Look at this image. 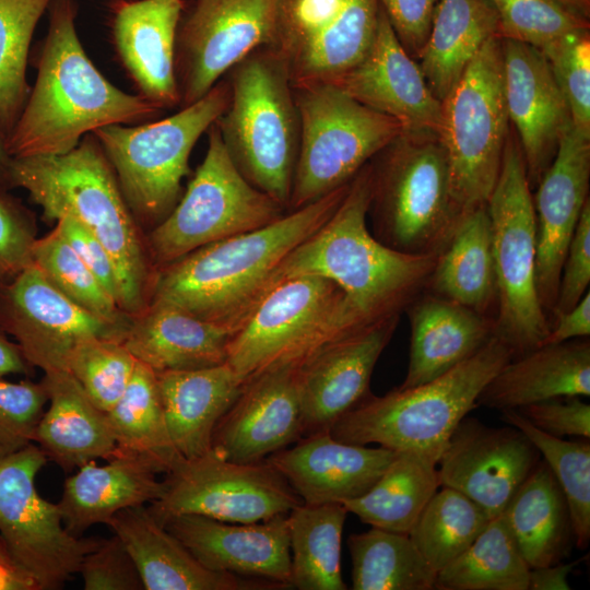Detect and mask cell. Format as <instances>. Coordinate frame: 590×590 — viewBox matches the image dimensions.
I'll list each match as a JSON object with an SVG mask.
<instances>
[{
    "instance_id": "obj_1",
    "label": "cell",
    "mask_w": 590,
    "mask_h": 590,
    "mask_svg": "<svg viewBox=\"0 0 590 590\" xmlns=\"http://www.w3.org/2000/svg\"><path fill=\"white\" fill-rule=\"evenodd\" d=\"M48 11L36 80L5 142L12 157L64 154L101 127L143 123L161 114L97 70L76 32L75 0H52Z\"/></svg>"
},
{
    "instance_id": "obj_2",
    "label": "cell",
    "mask_w": 590,
    "mask_h": 590,
    "mask_svg": "<svg viewBox=\"0 0 590 590\" xmlns=\"http://www.w3.org/2000/svg\"><path fill=\"white\" fill-rule=\"evenodd\" d=\"M349 187L156 270L150 302L173 304L233 333L266 294L282 260L329 220Z\"/></svg>"
},
{
    "instance_id": "obj_3",
    "label": "cell",
    "mask_w": 590,
    "mask_h": 590,
    "mask_svg": "<svg viewBox=\"0 0 590 590\" xmlns=\"http://www.w3.org/2000/svg\"><path fill=\"white\" fill-rule=\"evenodd\" d=\"M11 181L42 208L45 220L69 216L99 240L115 264L123 312L134 316L148 307L156 270L141 227L93 133L64 154L13 157Z\"/></svg>"
},
{
    "instance_id": "obj_4",
    "label": "cell",
    "mask_w": 590,
    "mask_h": 590,
    "mask_svg": "<svg viewBox=\"0 0 590 590\" xmlns=\"http://www.w3.org/2000/svg\"><path fill=\"white\" fill-rule=\"evenodd\" d=\"M369 202L368 163L329 220L282 260L268 290L315 274L334 282L368 322L404 311L425 288L438 255L404 253L379 241L367 227Z\"/></svg>"
},
{
    "instance_id": "obj_5",
    "label": "cell",
    "mask_w": 590,
    "mask_h": 590,
    "mask_svg": "<svg viewBox=\"0 0 590 590\" xmlns=\"http://www.w3.org/2000/svg\"><path fill=\"white\" fill-rule=\"evenodd\" d=\"M512 357V350L494 335L473 356L430 381L381 397L369 393L330 434L343 442L421 452L438 463L457 425Z\"/></svg>"
},
{
    "instance_id": "obj_6",
    "label": "cell",
    "mask_w": 590,
    "mask_h": 590,
    "mask_svg": "<svg viewBox=\"0 0 590 590\" xmlns=\"http://www.w3.org/2000/svg\"><path fill=\"white\" fill-rule=\"evenodd\" d=\"M229 99L214 122L233 164L255 188L288 209L299 148V114L287 70L270 46L226 74Z\"/></svg>"
},
{
    "instance_id": "obj_7",
    "label": "cell",
    "mask_w": 590,
    "mask_h": 590,
    "mask_svg": "<svg viewBox=\"0 0 590 590\" xmlns=\"http://www.w3.org/2000/svg\"><path fill=\"white\" fill-rule=\"evenodd\" d=\"M369 166L373 235L400 252L439 255L465 212L438 133L402 131Z\"/></svg>"
},
{
    "instance_id": "obj_8",
    "label": "cell",
    "mask_w": 590,
    "mask_h": 590,
    "mask_svg": "<svg viewBox=\"0 0 590 590\" xmlns=\"http://www.w3.org/2000/svg\"><path fill=\"white\" fill-rule=\"evenodd\" d=\"M228 99L229 85L222 79L202 98L169 117L108 125L92 132L140 227L153 228L175 208L181 181L189 174L191 151L225 110Z\"/></svg>"
},
{
    "instance_id": "obj_9",
    "label": "cell",
    "mask_w": 590,
    "mask_h": 590,
    "mask_svg": "<svg viewBox=\"0 0 590 590\" xmlns=\"http://www.w3.org/2000/svg\"><path fill=\"white\" fill-rule=\"evenodd\" d=\"M368 323L331 280L291 276L269 288L232 333L226 364L245 384L272 365L300 363L323 343Z\"/></svg>"
},
{
    "instance_id": "obj_10",
    "label": "cell",
    "mask_w": 590,
    "mask_h": 590,
    "mask_svg": "<svg viewBox=\"0 0 590 590\" xmlns=\"http://www.w3.org/2000/svg\"><path fill=\"white\" fill-rule=\"evenodd\" d=\"M497 276L494 335L514 356L540 346L551 329L536 282V223L524 160L509 130L499 176L486 202Z\"/></svg>"
},
{
    "instance_id": "obj_11",
    "label": "cell",
    "mask_w": 590,
    "mask_h": 590,
    "mask_svg": "<svg viewBox=\"0 0 590 590\" xmlns=\"http://www.w3.org/2000/svg\"><path fill=\"white\" fill-rule=\"evenodd\" d=\"M299 148L287 211L352 181L401 132V125L332 83L293 86Z\"/></svg>"
},
{
    "instance_id": "obj_12",
    "label": "cell",
    "mask_w": 590,
    "mask_h": 590,
    "mask_svg": "<svg viewBox=\"0 0 590 590\" xmlns=\"http://www.w3.org/2000/svg\"><path fill=\"white\" fill-rule=\"evenodd\" d=\"M502 40L489 38L441 102L438 137L453 198L463 212L486 204L499 176L509 133Z\"/></svg>"
},
{
    "instance_id": "obj_13",
    "label": "cell",
    "mask_w": 590,
    "mask_h": 590,
    "mask_svg": "<svg viewBox=\"0 0 590 590\" xmlns=\"http://www.w3.org/2000/svg\"><path fill=\"white\" fill-rule=\"evenodd\" d=\"M205 156L170 213L145 236L155 270L221 239L266 226L285 214L233 164L215 123Z\"/></svg>"
},
{
    "instance_id": "obj_14",
    "label": "cell",
    "mask_w": 590,
    "mask_h": 590,
    "mask_svg": "<svg viewBox=\"0 0 590 590\" xmlns=\"http://www.w3.org/2000/svg\"><path fill=\"white\" fill-rule=\"evenodd\" d=\"M47 461L34 444L0 459V538L37 590L62 588L101 542L70 533L58 505L38 494L35 480Z\"/></svg>"
},
{
    "instance_id": "obj_15",
    "label": "cell",
    "mask_w": 590,
    "mask_h": 590,
    "mask_svg": "<svg viewBox=\"0 0 590 590\" xmlns=\"http://www.w3.org/2000/svg\"><path fill=\"white\" fill-rule=\"evenodd\" d=\"M164 481V494L148 506L162 524L180 515L258 522L287 515L303 503L268 461L233 462L212 450L184 459L166 473Z\"/></svg>"
},
{
    "instance_id": "obj_16",
    "label": "cell",
    "mask_w": 590,
    "mask_h": 590,
    "mask_svg": "<svg viewBox=\"0 0 590 590\" xmlns=\"http://www.w3.org/2000/svg\"><path fill=\"white\" fill-rule=\"evenodd\" d=\"M378 15L377 0H276L270 47L292 86L330 83L364 57Z\"/></svg>"
},
{
    "instance_id": "obj_17",
    "label": "cell",
    "mask_w": 590,
    "mask_h": 590,
    "mask_svg": "<svg viewBox=\"0 0 590 590\" xmlns=\"http://www.w3.org/2000/svg\"><path fill=\"white\" fill-rule=\"evenodd\" d=\"M276 0H196L175 52L179 108L202 98L256 49L271 46Z\"/></svg>"
},
{
    "instance_id": "obj_18",
    "label": "cell",
    "mask_w": 590,
    "mask_h": 590,
    "mask_svg": "<svg viewBox=\"0 0 590 590\" xmlns=\"http://www.w3.org/2000/svg\"><path fill=\"white\" fill-rule=\"evenodd\" d=\"M129 321L111 322L80 307L34 263L0 284V326L26 361L44 373L67 370L69 356L82 340L122 341Z\"/></svg>"
},
{
    "instance_id": "obj_19",
    "label": "cell",
    "mask_w": 590,
    "mask_h": 590,
    "mask_svg": "<svg viewBox=\"0 0 590 590\" xmlns=\"http://www.w3.org/2000/svg\"><path fill=\"white\" fill-rule=\"evenodd\" d=\"M541 459L520 429L492 427L464 416L452 432L437 471L440 486L462 493L493 518L503 514Z\"/></svg>"
},
{
    "instance_id": "obj_20",
    "label": "cell",
    "mask_w": 590,
    "mask_h": 590,
    "mask_svg": "<svg viewBox=\"0 0 590 590\" xmlns=\"http://www.w3.org/2000/svg\"><path fill=\"white\" fill-rule=\"evenodd\" d=\"M400 315L370 322L323 343L297 367L304 436L330 432L369 393L376 363Z\"/></svg>"
},
{
    "instance_id": "obj_21",
    "label": "cell",
    "mask_w": 590,
    "mask_h": 590,
    "mask_svg": "<svg viewBox=\"0 0 590 590\" xmlns=\"http://www.w3.org/2000/svg\"><path fill=\"white\" fill-rule=\"evenodd\" d=\"M298 362H282L247 380L220 420L212 451L239 463H255L298 441L303 413Z\"/></svg>"
},
{
    "instance_id": "obj_22",
    "label": "cell",
    "mask_w": 590,
    "mask_h": 590,
    "mask_svg": "<svg viewBox=\"0 0 590 590\" xmlns=\"http://www.w3.org/2000/svg\"><path fill=\"white\" fill-rule=\"evenodd\" d=\"M590 137L571 123L532 194L536 223L535 282L544 311L553 314L564 258L589 199Z\"/></svg>"
},
{
    "instance_id": "obj_23",
    "label": "cell",
    "mask_w": 590,
    "mask_h": 590,
    "mask_svg": "<svg viewBox=\"0 0 590 590\" xmlns=\"http://www.w3.org/2000/svg\"><path fill=\"white\" fill-rule=\"evenodd\" d=\"M504 92L509 122L517 131L527 177L535 189L573 123L568 104L542 51L502 39Z\"/></svg>"
},
{
    "instance_id": "obj_24",
    "label": "cell",
    "mask_w": 590,
    "mask_h": 590,
    "mask_svg": "<svg viewBox=\"0 0 590 590\" xmlns=\"http://www.w3.org/2000/svg\"><path fill=\"white\" fill-rule=\"evenodd\" d=\"M363 105L397 120L402 131L438 132L441 102L415 59L403 48L379 7L374 39L364 57L330 82Z\"/></svg>"
},
{
    "instance_id": "obj_25",
    "label": "cell",
    "mask_w": 590,
    "mask_h": 590,
    "mask_svg": "<svg viewBox=\"0 0 590 590\" xmlns=\"http://www.w3.org/2000/svg\"><path fill=\"white\" fill-rule=\"evenodd\" d=\"M163 524L211 570L292 586L286 515L250 523L180 515Z\"/></svg>"
},
{
    "instance_id": "obj_26",
    "label": "cell",
    "mask_w": 590,
    "mask_h": 590,
    "mask_svg": "<svg viewBox=\"0 0 590 590\" xmlns=\"http://www.w3.org/2000/svg\"><path fill=\"white\" fill-rule=\"evenodd\" d=\"M184 0H116L111 36L138 95L160 110L179 106L176 37Z\"/></svg>"
},
{
    "instance_id": "obj_27",
    "label": "cell",
    "mask_w": 590,
    "mask_h": 590,
    "mask_svg": "<svg viewBox=\"0 0 590 590\" xmlns=\"http://www.w3.org/2000/svg\"><path fill=\"white\" fill-rule=\"evenodd\" d=\"M397 456L385 447L343 442L330 432L302 437L268 461L305 504L343 503L365 494Z\"/></svg>"
},
{
    "instance_id": "obj_28",
    "label": "cell",
    "mask_w": 590,
    "mask_h": 590,
    "mask_svg": "<svg viewBox=\"0 0 590 590\" xmlns=\"http://www.w3.org/2000/svg\"><path fill=\"white\" fill-rule=\"evenodd\" d=\"M404 311L411 339L408 371L400 389L444 375L473 356L494 337V318L425 290Z\"/></svg>"
},
{
    "instance_id": "obj_29",
    "label": "cell",
    "mask_w": 590,
    "mask_h": 590,
    "mask_svg": "<svg viewBox=\"0 0 590 590\" xmlns=\"http://www.w3.org/2000/svg\"><path fill=\"white\" fill-rule=\"evenodd\" d=\"M104 465L88 462L69 476L57 503L67 530L80 536L119 511L157 500L165 492L163 473L141 455L116 450Z\"/></svg>"
},
{
    "instance_id": "obj_30",
    "label": "cell",
    "mask_w": 590,
    "mask_h": 590,
    "mask_svg": "<svg viewBox=\"0 0 590 590\" xmlns=\"http://www.w3.org/2000/svg\"><path fill=\"white\" fill-rule=\"evenodd\" d=\"M232 332L164 302L131 316L122 343L155 373L193 370L226 363Z\"/></svg>"
},
{
    "instance_id": "obj_31",
    "label": "cell",
    "mask_w": 590,
    "mask_h": 590,
    "mask_svg": "<svg viewBox=\"0 0 590 590\" xmlns=\"http://www.w3.org/2000/svg\"><path fill=\"white\" fill-rule=\"evenodd\" d=\"M107 526L129 551L145 590H237L261 585L203 566L145 505L117 512Z\"/></svg>"
},
{
    "instance_id": "obj_32",
    "label": "cell",
    "mask_w": 590,
    "mask_h": 590,
    "mask_svg": "<svg viewBox=\"0 0 590 590\" xmlns=\"http://www.w3.org/2000/svg\"><path fill=\"white\" fill-rule=\"evenodd\" d=\"M590 396V340L542 344L514 356L488 381L476 403L498 411L562 397Z\"/></svg>"
},
{
    "instance_id": "obj_33",
    "label": "cell",
    "mask_w": 590,
    "mask_h": 590,
    "mask_svg": "<svg viewBox=\"0 0 590 590\" xmlns=\"http://www.w3.org/2000/svg\"><path fill=\"white\" fill-rule=\"evenodd\" d=\"M48 409L34 442L48 460L70 472L117 450L107 412L101 410L68 370L44 373Z\"/></svg>"
},
{
    "instance_id": "obj_34",
    "label": "cell",
    "mask_w": 590,
    "mask_h": 590,
    "mask_svg": "<svg viewBox=\"0 0 590 590\" xmlns=\"http://www.w3.org/2000/svg\"><path fill=\"white\" fill-rule=\"evenodd\" d=\"M167 429L187 460L212 449L216 425L239 396L244 384L226 364L156 373Z\"/></svg>"
},
{
    "instance_id": "obj_35",
    "label": "cell",
    "mask_w": 590,
    "mask_h": 590,
    "mask_svg": "<svg viewBox=\"0 0 590 590\" xmlns=\"http://www.w3.org/2000/svg\"><path fill=\"white\" fill-rule=\"evenodd\" d=\"M424 290L495 319L497 276L486 204L464 213Z\"/></svg>"
},
{
    "instance_id": "obj_36",
    "label": "cell",
    "mask_w": 590,
    "mask_h": 590,
    "mask_svg": "<svg viewBox=\"0 0 590 590\" xmlns=\"http://www.w3.org/2000/svg\"><path fill=\"white\" fill-rule=\"evenodd\" d=\"M494 36H498V19L491 0L438 1L427 42L416 60L438 101L446 98Z\"/></svg>"
},
{
    "instance_id": "obj_37",
    "label": "cell",
    "mask_w": 590,
    "mask_h": 590,
    "mask_svg": "<svg viewBox=\"0 0 590 590\" xmlns=\"http://www.w3.org/2000/svg\"><path fill=\"white\" fill-rule=\"evenodd\" d=\"M502 515L530 568L558 563L569 553L575 536L568 505L544 460Z\"/></svg>"
},
{
    "instance_id": "obj_38",
    "label": "cell",
    "mask_w": 590,
    "mask_h": 590,
    "mask_svg": "<svg viewBox=\"0 0 590 590\" xmlns=\"http://www.w3.org/2000/svg\"><path fill=\"white\" fill-rule=\"evenodd\" d=\"M439 487L436 460L402 451L365 494L342 504L371 527L409 534Z\"/></svg>"
},
{
    "instance_id": "obj_39",
    "label": "cell",
    "mask_w": 590,
    "mask_h": 590,
    "mask_svg": "<svg viewBox=\"0 0 590 590\" xmlns=\"http://www.w3.org/2000/svg\"><path fill=\"white\" fill-rule=\"evenodd\" d=\"M347 512L342 503H302L286 515L293 587L347 589L341 573L342 532Z\"/></svg>"
},
{
    "instance_id": "obj_40",
    "label": "cell",
    "mask_w": 590,
    "mask_h": 590,
    "mask_svg": "<svg viewBox=\"0 0 590 590\" xmlns=\"http://www.w3.org/2000/svg\"><path fill=\"white\" fill-rule=\"evenodd\" d=\"M117 450L141 455L168 473L184 458L170 439L156 373L138 362L125 392L107 412Z\"/></svg>"
},
{
    "instance_id": "obj_41",
    "label": "cell",
    "mask_w": 590,
    "mask_h": 590,
    "mask_svg": "<svg viewBox=\"0 0 590 590\" xmlns=\"http://www.w3.org/2000/svg\"><path fill=\"white\" fill-rule=\"evenodd\" d=\"M530 567L503 515L491 518L475 541L440 569L438 590H528Z\"/></svg>"
},
{
    "instance_id": "obj_42",
    "label": "cell",
    "mask_w": 590,
    "mask_h": 590,
    "mask_svg": "<svg viewBox=\"0 0 590 590\" xmlns=\"http://www.w3.org/2000/svg\"><path fill=\"white\" fill-rule=\"evenodd\" d=\"M354 590H430L437 573L409 534L371 527L347 541Z\"/></svg>"
},
{
    "instance_id": "obj_43",
    "label": "cell",
    "mask_w": 590,
    "mask_h": 590,
    "mask_svg": "<svg viewBox=\"0 0 590 590\" xmlns=\"http://www.w3.org/2000/svg\"><path fill=\"white\" fill-rule=\"evenodd\" d=\"M489 520L487 512L472 499L451 487L440 486L409 535L438 573L475 541Z\"/></svg>"
},
{
    "instance_id": "obj_44",
    "label": "cell",
    "mask_w": 590,
    "mask_h": 590,
    "mask_svg": "<svg viewBox=\"0 0 590 590\" xmlns=\"http://www.w3.org/2000/svg\"><path fill=\"white\" fill-rule=\"evenodd\" d=\"M52 0H0V132H12L28 97L30 46Z\"/></svg>"
},
{
    "instance_id": "obj_45",
    "label": "cell",
    "mask_w": 590,
    "mask_h": 590,
    "mask_svg": "<svg viewBox=\"0 0 590 590\" xmlns=\"http://www.w3.org/2000/svg\"><path fill=\"white\" fill-rule=\"evenodd\" d=\"M502 420L520 429L543 457L566 498L575 542L586 548L590 540V444L550 435L516 410L502 411Z\"/></svg>"
},
{
    "instance_id": "obj_46",
    "label": "cell",
    "mask_w": 590,
    "mask_h": 590,
    "mask_svg": "<svg viewBox=\"0 0 590 590\" xmlns=\"http://www.w3.org/2000/svg\"><path fill=\"white\" fill-rule=\"evenodd\" d=\"M32 252L33 263L73 303L111 322L130 320L56 228L37 238Z\"/></svg>"
},
{
    "instance_id": "obj_47",
    "label": "cell",
    "mask_w": 590,
    "mask_h": 590,
    "mask_svg": "<svg viewBox=\"0 0 590 590\" xmlns=\"http://www.w3.org/2000/svg\"><path fill=\"white\" fill-rule=\"evenodd\" d=\"M137 364L121 340L93 337L73 347L67 370L87 397L108 412L125 392Z\"/></svg>"
},
{
    "instance_id": "obj_48",
    "label": "cell",
    "mask_w": 590,
    "mask_h": 590,
    "mask_svg": "<svg viewBox=\"0 0 590 590\" xmlns=\"http://www.w3.org/2000/svg\"><path fill=\"white\" fill-rule=\"evenodd\" d=\"M498 37L539 49L575 32L589 30L588 19L558 0H491Z\"/></svg>"
},
{
    "instance_id": "obj_49",
    "label": "cell",
    "mask_w": 590,
    "mask_h": 590,
    "mask_svg": "<svg viewBox=\"0 0 590 590\" xmlns=\"http://www.w3.org/2000/svg\"><path fill=\"white\" fill-rule=\"evenodd\" d=\"M540 50L568 104L574 127L590 137L589 30L568 34Z\"/></svg>"
},
{
    "instance_id": "obj_50",
    "label": "cell",
    "mask_w": 590,
    "mask_h": 590,
    "mask_svg": "<svg viewBox=\"0 0 590 590\" xmlns=\"http://www.w3.org/2000/svg\"><path fill=\"white\" fill-rule=\"evenodd\" d=\"M47 400L43 381L0 378V459L34 444Z\"/></svg>"
},
{
    "instance_id": "obj_51",
    "label": "cell",
    "mask_w": 590,
    "mask_h": 590,
    "mask_svg": "<svg viewBox=\"0 0 590 590\" xmlns=\"http://www.w3.org/2000/svg\"><path fill=\"white\" fill-rule=\"evenodd\" d=\"M36 239L33 213L19 199L0 190V284L33 263Z\"/></svg>"
},
{
    "instance_id": "obj_52",
    "label": "cell",
    "mask_w": 590,
    "mask_h": 590,
    "mask_svg": "<svg viewBox=\"0 0 590 590\" xmlns=\"http://www.w3.org/2000/svg\"><path fill=\"white\" fill-rule=\"evenodd\" d=\"M84 590H142L139 570L122 541L114 536L101 540L88 552L79 573Z\"/></svg>"
},
{
    "instance_id": "obj_53",
    "label": "cell",
    "mask_w": 590,
    "mask_h": 590,
    "mask_svg": "<svg viewBox=\"0 0 590 590\" xmlns=\"http://www.w3.org/2000/svg\"><path fill=\"white\" fill-rule=\"evenodd\" d=\"M590 283V200L580 214L562 266L553 318L573 308L589 291Z\"/></svg>"
},
{
    "instance_id": "obj_54",
    "label": "cell",
    "mask_w": 590,
    "mask_h": 590,
    "mask_svg": "<svg viewBox=\"0 0 590 590\" xmlns=\"http://www.w3.org/2000/svg\"><path fill=\"white\" fill-rule=\"evenodd\" d=\"M539 429L556 436L590 437V405L580 397H562L516 410Z\"/></svg>"
},
{
    "instance_id": "obj_55",
    "label": "cell",
    "mask_w": 590,
    "mask_h": 590,
    "mask_svg": "<svg viewBox=\"0 0 590 590\" xmlns=\"http://www.w3.org/2000/svg\"><path fill=\"white\" fill-rule=\"evenodd\" d=\"M439 0H377L396 36L415 60L430 32Z\"/></svg>"
},
{
    "instance_id": "obj_56",
    "label": "cell",
    "mask_w": 590,
    "mask_h": 590,
    "mask_svg": "<svg viewBox=\"0 0 590 590\" xmlns=\"http://www.w3.org/2000/svg\"><path fill=\"white\" fill-rule=\"evenodd\" d=\"M55 228L118 304L117 273L106 248L93 234L69 216L57 220Z\"/></svg>"
},
{
    "instance_id": "obj_57",
    "label": "cell",
    "mask_w": 590,
    "mask_h": 590,
    "mask_svg": "<svg viewBox=\"0 0 590 590\" xmlns=\"http://www.w3.org/2000/svg\"><path fill=\"white\" fill-rule=\"evenodd\" d=\"M589 335L590 293L587 291L573 308L554 318L542 344L562 343L574 339L589 338Z\"/></svg>"
},
{
    "instance_id": "obj_58",
    "label": "cell",
    "mask_w": 590,
    "mask_h": 590,
    "mask_svg": "<svg viewBox=\"0 0 590 590\" xmlns=\"http://www.w3.org/2000/svg\"><path fill=\"white\" fill-rule=\"evenodd\" d=\"M576 563L560 562L530 568L528 590H568V576Z\"/></svg>"
},
{
    "instance_id": "obj_59",
    "label": "cell",
    "mask_w": 590,
    "mask_h": 590,
    "mask_svg": "<svg viewBox=\"0 0 590 590\" xmlns=\"http://www.w3.org/2000/svg\"><path fill=\"white\" fill-rule=\"evenodd\" d=\"M34 367L26 361L15 341L0 326V378L8 375H30Z\"/></svg>"
},
{
    "instance_id": "obj_60",
    "label": "cell",
    "mask_w": 590,
    "mask_h": 590,
    "mask_svg": "<svg viewBox=\"0 0 590 590\" xmlns=\"http://www.w3.org/2000/svg\"><path fill=\"white\" fill-rule=\"evenodd\" d=\"M0 590H37V588L30 578L0 562Z\"/></svg>"
},
{
    "instance_id": "obj_61",
    "label": "cell",
    "mask_w": 590,
    "mask_h": 590,
    "mask_svg": "<svg viewBox=\"0 0 590 590\" xmlns=\"http://www.w3.org/2000/svg\"><path fill=\"white\" fill-rule=\"evenodd\" d=\"M13 157L9 154L5 139L0 132V190L13 189L11 181V166Z\"/></svg>"
},
{
    "instance_id": "obj_62",
    "label": "cell",
    "mask_w": 590,
    "mask_h": 590,
    "mask_svg": "<svg viewBox=\"0 0 590 590\" xmlns=\"http://www.w3.org/2000/svg\"><path fill=\"white\" fill-rule=\"evenodd\" d=\"M571 10L588 19L590 11V0H558Z\"/></svg>"
},
{
    "instance_id": "obj_63",
    "label": "cell",
    "mask_w": 590,
    "mask_h": 590,
    "mask_svg": "<svg viewBox=\"0 0 590 590\" xmlns=\"http://www.w3.org/2000/svg\"><path fill=\"white\" fill-rule=\"evenodd\" d=\"M0 562L5 564V565H9L11 567H13L12 563H11V559L9 557V554L7 552V548H5V545L2 541V539L0 538ZM14 568V567H13ZM15 569V568H14Z\"/></svg>"
}]
</instances>
